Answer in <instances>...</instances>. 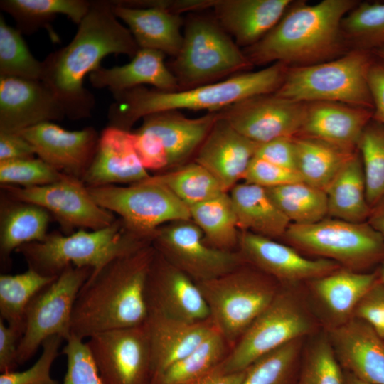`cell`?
Segmentation results:
<instances>
[{
    "label": "cell",
    "mask_w": 384,
    "mask_h": 384,
    "mask_svg": "<svg viewBox=\"0 0 384 384\" xmlns=\"http://www.w3.org/2000/svg\"><path fill=\"white\" fill-rule=\"evenodd\" d=\"M238 250L247 263L281 286H299L342 267L330 260L307 258L289 245L248 231H240Z\"/></svg>",
    "instance_id": "cell-17"
},
{
    "label": "cell",
    "mask_w": 384,
    "mask_h": 384,
    "mask_svg": "<svg viewBox=\"0 0 384 384\" xmlns=\"http://www.w3.org/2000/svg\"><path fill=\"white\" fill-rule=\"evenodd\" d=\"M255 156L275 165L297 171L294 137H281L260 144Z\"/></svg>",
    "instance_id": "cell-52"
},
{
    "label": "cell",
    "mask_w": 384,
    "mask_h": 384,
    "mask_svg": "<svg viewBox=\"0 0 384 384\" xmlns=\"http://www.w3.org/2000/svg\"><path fill=\"white\" fill-rule=\"evenodd\" d=\"M328 215L352 223L366 222L370 207L361 157L354 152L343 164L327 189Z\"/></svg>",
    "instance_id": "cell-33"
},
{
    "label": "cell",
    "mask_w": 384,
    "mask_h": 384,
    "mask_svg": "<svg viewBox=\"0 0 384 384\" xmlns=\"http://www.w3.org/2000/svg\"><path fill=\"white\" fill-rule=\"evenodd\" d=\"M145 296L149 314L188 322L209 319L207 304L197 283L156 250L149 271Z\"/></svg>",
    "instance_id": "cell-18"
},
{
    "label": "cell",
    "mask_w": 384,
    "mask_h": 384,
    "mask_svg": "<svg viewBox=\"0 0 384 384\" xmlns=\"http://www.w3.org/2000/svg\"><path fill=\"white\" fill-rule=\"evenodd\" d=\"M360 1H293L278 23L253 46L242 49L252 66L281 63L289 68L337 58L351 48L341 29L343 17Z\"/></svg>",
    "instance_id": "cell-3"
},
{
    "label": "cell",
    "mask_w": 384,
    "mask_h": 384,
    "mask_svg": "<svg viewBox=\"0 0 384 384\" xmlns=\"http://www.w3.org/2000/svg\"><path fill=\"white\" fill-rule=\"evenodd\" d=\"M1 193L13 200L37 205L47 210L61 228L98 230L112 224L116 216L99 206L87 187L77 178L66 176L55 183L33 187L1 185Z\"/></svg>",
    "instance_id": "cell-14"
},
{
    "label": "cell",
    "mask_w": 384,
    "mask_h": 384,
    "mask_svg": "<svg viewBox=\"0 0 384 384\" xmlns=\"http://www.w3.org/2000/svg\"><path fill=\"white\" fill-rule=\"evenodd\" d=\"M218 112L237 132L263 144L298 136L304 120V103L270 93L245 99Z\"/></svg>",
    "instance_id": "cell-16"
},
{
    "label": "cell",
    "mask_w": 384,
    "mask_h": 384,
    "mask_svg": "<svg viewBox=\"0 0 384 384\" xmlns=\"http://www.w3.org/2000/svg\"><path fill=\"white\" fill-rule=\"evenodd\" d=\"M326 331L344 371L370 384H384V339L368 324L353 317Z\"/></svg>",
    "instance_id": "cell-23"
},
{
    "label": "cell",
    "mask_w": 384,
    "mask_h": 384,
    "mask_svg": "<svg viewBox=\"0 0 384 384\" xmlns=\"http://www.w3.org/2000/svg\"><path fill=\"white\" fill-rule=\"evenodd\" d=\"M197 284L207 304L209 319L231 348L281 287L272 277L247 262Z\"/></svg>",
    "instance_id": "cell-8"
},
{
    "label": "cell",
    "mask_w": 384,
    "mask_h": 384,
    "mask_svg": "<svg viewBox=\"0 0 384 384\" xmlns=\"http://www.w3.org/2000/svg\"><path fill=\"white\" fill-rule=\"evenodd\" d=\"M160 51L139 48L131 61L125 65L105 68L100 66L89 75L92 87L106 88L112 95L144 85L165 92L179 90L177 80L164 63Z\"/></svg>",
    "instance_id": "cell-30"
},
{
    "label": "cell",
    "mask_w": 384,
    "mask_h": 384,
    "mask_svg": "<svg viewBox=\"0 0 384 384\" xmlns=\"http://www.w3.org/2000/svg\"><path fill=\"white\" fill-rule=\"evenodd\" d=\"M377 279L376 271L340 267L306 282L305 292L322 329L331 330L352 319L358 304Z\"/></svg>",
    "instance_id": "cell-19"
},
{
    "label": "cell",
    "mask_w": 384,
    "mask_h": 384,
    "mask_svg": "<svg viewBox=\"0 0 384 384\" xmlns=\"http://www.w3.org/2000/svg\"><path fill=\"white\" fill-rule=\"evenodd\" d=\"M132 136L135 151L146 171L168 170V155L161 140L156 135L137 129L132 132Z\"/></svg>",
    "instance_id": "cell-50"
},
{
    "label": "cell",
    "mask_w": 384,
    "mask_h": 384,
    "mask_svg": "<svg viewBox=\"0 0 384 384\" xmlns=\"http://www.w3.org/2000/svg\"><path fill=\"white\" fill-rule=\"evenodd\" d=\"M56 277L42 275L29 267L16 274H1L0 319L23 335L24 314L28 303L37 292Z\"/></svg>",
    "instance_id": "cell-39"
},
{
    "label": "cell",
    "mask_w": 384,
    "mask_h": 384,
    "mask_svg": "<svg viewBox=\"0 0 384 384\" xmlns=\"http://www.w3.org/2000/svg\"><path fill=\"white\" fill-rule=\"evenodd\" d=\"M367 222L384 240V198L370 208Z\"/></svg>",
    "instance_id": "cell-57"
},
{
    "label": "cell",
    "mask_w": 384,
    "mask_h": 384,
    "mask_svg": "<svg viewBox=\"0 0 384 384\" xmlns=\"http://www.w3.org/2000/svg\"><path fill=\"white\" fill-rule=\"evenodd\" d=\"M101 207L118 215L134 232L153 241L161 226L190 219L188 207L169 188L148 178L127 186L87 187Z\"/></svg>",
    "instance_id": "cell-12"
},
{
    "label": "cell",
    "mask_w": 384,
    "mask_h": 384,
    "mask_svg": "<svg viewBox=\"0 0 384 384\" xmlns=\"http://www.w3.org/2000/svg\"><path fill=\"white\" fill-rule=\"evenodd\" d=\"M156 250L146 245L92 272L75 299L71 334L85 339L142 325L148 319L146 284Z\"/></svg>",
    "instance_id": "cell-2"
},
{
    "label": "cell",
    "mask_w": 384,
    "mask_h": 384,
    "mask_svg": "<svg viewBox=\"0 0 384 384\" xmlns=\"http://www.w3.org/2000/svg\"><path fill=\"white\" fill-rule=\"evenodd\" d=\"M306 292L299 286H281L219 365L225 373L240 372L270 352L321 330Z\"/></svg>",
    "instance_id": "cell-6"
},
{
    "label": "cell",
    "mask_w": 384,
    "mask_h": 384,
    "mask_svg": "<svg viewBox=\"0 0 384 384\" xmlns=\"http://www.w3.org/2000/svg\"><path fill=\"white\" fill-rule=\"evenodd\" d=\"M345 374V384H370L363 380H359L353 375L344 371Z\"/></svg>",
    "instance_id": "cell-58"
},
{
    "label": "cell",
    "mask_w": 384,
    "mask_h": 384,
    "mask_svg": "<svg viewBox=\"0 0 384 384\" xmlns=\"http://www.w3.org/2000/svg\"><path fill=\"white\" fill-rule=\"evenodd\" d=\"M373 53L377 58L384 61V46L378 48Z\"/></svg>",
    "instance_id": "cell-60"
},
{
    "label": "cell",
    "mask_w": 384,
    "mask_h": 384,
    "mask_svg": "<svg viewBox=\"0 0 384 384\" xmlns=\"http://www.w3.org/2000/svg\"><path fill=\"white\" fill-rule=\"evenodd\" d=\"M92 272L90 267L69 266L33 296L24 314L18 365L29 361L48 338L59 336L67 341L71 336L75 299Z\"/></svg>",
    "instance_id": "cell-11"
},
{
    "label": "cell",
    "mask_w": 384,
    "mask_h": 384,
    "mask_svg": "<svg viewBox=\"0 0 384 384\" xmlns=\"http://www.w3.org/2000/svg\"><path fill=\"white\" fill-rule=\"evenodd\" d=\"M282 238L299 252L363 272L384 260V240L368 223L336 218L299 225L290 223Z\"/></svg>",
    "instance_id": "cell-10"
},
{
    "label": "cell",
    "mask_w": 384,
    "mask_h": 384,
    "mask_svg": "<svg viewBox=\"0 0 384 384\" xmlns=\"http://www.w3.org/2000/svg\"><path fill=\"white\" fill-rule=\"evenodd\" d=\"M22 334L0 319V371L15 370L18 366V349Z\"/></svg>",
    "instance_id": "cell-53"
},
{
    "label": "cell",
    "mask_w": 384,
    "mask_h": 384,
    "mask_svg": "<svg viewBox=\"0 0 384 384\" xmlns=\"http://www.w3.org/2000/svg\"><path fill=\"white\" fill-rule=\"evenodd\" d=\"M295 384H345L344 370L324 329L306 338Z\"/></svg>",
    "instance_id": "cell-41"
},
{
    "label": "cell",
    "mask_w": 384,
    "mask_h": 384,
    "mask_svg": "<svg viewBox=\"0 0 384 384\" xmlns=\"http://www.w3.org/2000/svg\"><path fill=\"white\" fill-rule=\"evenodd\" d=\"M341 29L351 50L373 52L384 46V3L361 2L343 18Z\"/></svg>",
    "instance_id": "cell-43"
},
{
    "label": "cell",
    "mask_w": 384,
    "mask_h": 384,
    "mask_svg": "<svg viewBox=\"0 0 384 384\" xmlns=\"http://www.w3.org/2000/svg\"><path fill=\"white\" fill-rule=\"evenodd\" d=\"M151 348V378L184 358L216 329L210 319L188 322L157 314L146 321Z\"/></svg>",
    "instance_id": "cell-27"
},
{
    "label": "cell",
    "mask_w": 384,
    "mask_h": 384,
    "mask_svg": "<svg viewBox=\"0 0 384 384\" xmlns=\"http://www.w3.org/2000/svg\"><path fill=\"white\" fill-rule=\"evenodd\" d=\"M183 37L180 52L172 63L179 90L215 82L253 67L215 18L191 16Z\"/></svg>",
    "instance_id": "cell-9"
},
{
    "label": "cell",
    "mask_w": 384,
    "mask_h": 384,
    "mask_svg": "<svg viewBox=\"0 0 384 384\" xmlns=\"http://www.w3.org/2000/svg\"><path fill=\"white\" fill-rule=\"evenodd\" d=\"M32 144L19 133L0 132V161L33 157Z\"/></svg>",
    "instance_id": "cell-55"
},
{
    "label": "cell",
    "mask_w": 384,
    "mask_h": 384,
    "mask_svg": "<svg viewBox=\"0 0 384 384\" xmlns=\"http://www.w3.org/2000/svg\"><path fill=\"white\" fill-rule=\"evenodd\" d=\"M296 169L302 181L326 191L346 161L354 153L304 136L294 137ZM356 152V151H355Z\"/></svg>",
    "instance_id": "cell-34"
},
{
    "label": "cell",
    "mask_w": 384,
    "mask_h": 384,
    "mask_svg": "<svg viewBox=\"0 0 384 384\" xmlns=\"http://www.w3.org/2000/svg\"><path fill=\"white\" fill-rule=\"evenodd\" d=\"M150 175L135 151L132 132L107 127L100 134L93 159L81 181L87 187L136 183Z\"/></svg>",
    "instance_id": "cell-24"
},
{
    "label": "cell",
    "mask_w": 384,
    "mask_h": 384,
    "mask_svg": "<svg viewBox=\"0 0 384 384\" xmlns=\"http://www.w3.org/2000/svg\"><path fill=\"white\" fill-rule=\"evenodd\" d=\"M259 145L237 132L219 115L193 161L216 178L224 192H229L244 179Z\"/></svg>",
    "instance_id": "cell-22"
},
{
    "label": "cell",
    "mask_w": 384,
    "mask_h": 384,
    "mask_svg": "<svg viewBox=\"0 0 384 384\" xmlns=\"http://www.w3.org/2000/svg\"><path fill=\"white\" fill-rule=\"evenodd\" d=\"M228 193L240 231L274 240L284 236L291 223L265 188L244 181L233 186Z\"/></svg>",
    "instance_id": "cell-31"
},
{
    "label": "cell",
    "mask_w": 384,
    "mask_h": 384,
    "mask_svg": "<svg viewBox=\"0 0 384 384\" xmlns=\"http://www.w3.org/2000/svg\"><path fill=\"white\" fill-rule=\"evenodd\" d=\"M65 117L62 106L41 80L0 76V132L18 133Z\"/></svg>",
    "instance_id": "cell-21"
},
{
    "label": "cell",
    "mask_w": 384,
    "mask_h": 384,
    "mask_svg": "<svg viewBox=\"0 0 384 384\" xmlns=\"http://www.w3.org/2000/svg\"><path fill=\"white\" fill-rule=\"evenodd\" d=\"M85 343L104 384H149L151 348L146 323L100 332Z\"/></svg>",
    "instance_id": "cell-15"
},
{
    "label": "cell",
    "mask_w": 384,
    "mask_h": 384,
    "mask_svg": "<svg viewBox=\"0 0 384 384\" xmlns=\"http://www.w3.org/2000/svg\"><path fill=\"white\" fill-rule=\"evenodd\" d=\"M71 41L43 61L41 81L52 92L70 119L87 118L95 105L84 79L100 67L107 55L132 58L139 49L127 27L114 15L111 1H91Z\"/></svg>",
    "instance_id": "cell-1"
},
{
    "label": "cell",
    "mask_w": 384,
    "mask_h": 384,
    "mask_svg": "<svg viewBox=\"0 0 384 384\" xmlns=\"http://www.w3.org/2000/svg\"><path fill=\"white\" fill-rule=\"evenodd\" d=\"M372 119L373 110L366 108L333 102H306L298 136L317 139L353 153Z\"/></svg>",
    "instance_id": "cell-25"
},
{
    "label": "cell",
    "mask_w": 384,
    "mask_h": 384,
    "mask_svg": "<svg viewBox=\"0 0 384 384\" xmlns=\"http://www.w3.org/2000/svg\"><path fill=\"white\" fill-rule=\"evenodd\" d=\"M288 68L275 63L257 71L241 73L218 82L175 92L140 86L115 94L107 112L108 126L129 131L140 119L164 111L219 112L245 99L274 93L282 84Z\"/></svg>",
    "instance_id": "cell-4"
},
{
    "label": "cell",
    "mask_w": 384,
    "mask_h": 384,
    "mask_svg": "<svg viewBox=\"0 0 384 384\" xmlns=\"http://www.w3.org/2000/svg\"><path fill=\"white\" fill-rule=\"evenodd\" d=\"M218 116L216 112L188 118L176 110L164 111L144 117L137 129L151 132L161 140L169 170L188 163L196 154Z\"/></svg>",
    "instance_id": "cell-28"
},
{
    "label": "cell",
    "mask_w": 384,
    "mask_h": 384,
    "mask_svg": "<svg viewBox=\"0 0 384 384\" xmlns=\"http://www.w3.org/2000/svg\"><path fill=\"white\" fill-rule=\"evenodd\" d=\"M244 181L265 188L302 181L298 172L255 156L244 177Z\"/></svg>",
    "instance_id": "cell-49"
},
{
    "label": "cell",
    "mask_w": 384,
    "mask_h": 384,
    "mask_svg": "<svg viewBox=\"0 0 384 384\" xmlns=\"http://www.w3.org/2000/svg\"><path fill=\"white\" fill-rule=\"evenodd\" d=\"M353 317L368 324L384 339V282L378 278L358 304Z\"/></svg>",
    "instance_id": "cell-51"
},
{
    "label": "cell",
    "mask_w": 384,
    "mask_h": 384,
    "mask_svg": "<svg viewBox=\"0 0 384 384\" xmlns=\"http://www.w3.org/2000/svg\"><path fill=\"white\" fill-rule=\"evenodd\" d=\"M149 179L169 188L188 208L224 192L216 178L194 161L150 176Z\"/></svg>",
    "instance_id": "cell-40"
},
{
    "label": "cell",
    "mask_w": 384,
    "mask_h": 384,
    "mask_svg": "<svg viewBox=\"0 0 384 384\" xmlns=\"http://www.w3.org/2000/svg\"><path fill=\"white\" fill-rule=\"evenodd\" d=\"M230 349L215 330L189 354L153 377L149 384H187L196 380L215 369Z\"/></svg>",
    "instance_id": "cell-37"
},
{
    "label": "cell",
    "mask_w": 384,
    "mask_h": 384,
    "mask_svg": "<svg viewBox=\"0 0 384 384\" xmlns=\"http://www.w3.org/2000/svg\"><path fill=\"white\" fill-rule=\"evenodd\" d=\"M91 1L1 0V9L13 17L21 33L31 34L63 14L79 24L87 14Z\"/></svg>",
    "instance_id": "cell-36"
},
{
    "label": "cell",
    "mask_w": 384,
    "mask_h": 384,
    "mask_svg": "<svg viewBox=\"0 0 384 384\" xmlns=\"http://www.w3.org/2000/svg\"><path fill=\"white\" fill-rule=\"evenodd\" d=\"M62 349L67 370L62 384H104L83 339L71 335Z\"/></svg>",
    "instance_id": "cell-48"
},
{
    "label": "cell",
    "mask_w": 384,
    "mask_h": 384,
    "mask_svg": "<svg viewBox=\"0 0 384 384\" xmlns=\"http://www.w3.org/2000/svg\"><path fill=\"white\" fill-rule=\"evenodd\" d=\"M358 151L371 208L384 198V126L372 119L361 135Z\"/></svg>",
    "instance_id": "cell-45"
},
{
    "label": "cell",
    "mask_w": 384,
    "mask_h": 384,
    "mask_svg": "<svg viewBox=\"0 0 384 384\" xmlns=\"http://www.w3.org/2000/svg\"><path fill=\"white\" fill-rule=\"evenodd\" d=\"M152 245L196 283L218 278L246 263L238 250L223 251L207 245L203 232L191 218L159 228Z\"/></svg>",
    "instance_id": "cell-13"
},
{
    "label": "cell",
    "mask_w": 384,
    "mask_h": 384,
    "mask_svg": "<svg viewBox=\"0 0 384 384\" xmlns=\"http://www.w3.org/2000/svg\"><path fill=\"white\" fill-rule=\"evenodd\" d=\"M64 339L53 336L46 339L41 345L42 352L29 368L23 371H9L0 375V384H59L51 377V367L59 355Z\"/></svg>",
    "instance_id": "cell-47"
},
{
    "label": "cell",
    "mask_w": 384,
    "mask_h": 384,
    "mask_svg": "<svg viewBox=\"0 0 384 384\" xmlns=\"http://www.w3.org/2000/svg\"><path fill=\"white\" fill-rule=\"evenodd\" d=\"M188 209L191 219L203 232L207 245L223 251H238L240 230L228 192Z\"/></svg>",
    "instance_id": "cell-35"
},
{
    "label": "cell",
    "mask_w": 384,
    "mask_h": 384,
    "mask_svg": "<svg viewBox=\"0 0 384 384\" xmlns=\"http://www.w3.org/2000/svg\"><path fill=\"white\" fill-rule=\"evenodd\" d=\"M111 2L114 15L127 26L139 48L177 56L183 39L180 15L156 6H130Z\"/></svg>",
    "instance_id": "cell-29"
},
{
    "label": "cell",
    "mask_w": 384,
    "mask_h": 384,
    "mask_svg": "<svg viewBox=\"0 0 384 384\" xmlns=\"http://www.w3.org/2000/svg\"><path fill=\"white\" fill-rule=\"evenodd\" d=\"M247 369L237 373H225L218 366L208 375L187 384H241Z\"/></svg>",
    "instance_id": "cell-56"
},
{
    "label": "cell",
    "mask_w": 384,
    "mask_h": 384,
    "mask_svg": "<svg viewBox=\"0 0 384 384\" xmlns=\"http://www.w3.org/2000/svg\"><path fill=\"white\" fill-rule=\"evenodd\" d=\"M52 216L41 207L9 198L1 193L0 257L8 262L12 252L23 245L40 242L48 235Z\"/></svg>",
    "instance_id": "cell-32"
},
{
    "label": "cell",
    "mask_w": 384,
    "mask_h": 384,
    "mask_svg": "<svg viewBox=\"0 0 384 384\" xmlns=\"http://www.w3.org/2000/svg\"><path fill=\"white\" fill-rule=\"evenodd\" d=\"M376 272L378 279L384 282V260L378 265Z\"/></svg>",
    "instance_id": "cell-59"
},
{
    "label": "cell",
    "mask_w": 384,
    "mask_h": 384,
    "mask_svg": "<svg viewBox=\"0 0 384 384\" xmlns=\"http://www.w3.org/2000/svg\"><path fill=\"white\" fill-rule=\"evenodd\" d=\"M373 52L353 49L329 61L288 68L275 95L297 102H333L373 109L368 73Z\"/></svg>",
    "instance_id": "cell-7"
},
{
    "label": "cell",
    "mask_w": 384,
    "mask_h": 384,
    "mask_svg": "<svg viewBox=\"0 0 384 384\" xmlns=\"http://www.w3.org/2000/svg\"><path fill=\"white\" fill-rule=\"evenodd\" d=\"M66 176L38 157L0 161L1 185L39 186L57 182Z\"/></svg>",
    "instance_id": "cell-46"
},
{
    "label": "cell",
    "mask_w": 384,
    "mask_h": 384,
    "mask_svg": "<svg viewBox=\"0 0 384 384\" xmlns=\"http://www.w3.org/2000/svg\"><path fill=\"white\" fill-rule=\"evenodd\" d=\"M373 100V119L384 126V61L375 56L368 73Z\"/></svg>",
    "instance_id": "cell-54"
},
{
    "label": "cell",
    "mask_w": 384,
    "mask_h": 384,
    "mask_svg": "<svg viewBox=\"0 0 384 384\" xmlns=\"http://www.w3.org/2000/svg\"><path fill=\"white\" fill-rule=\"evenodd\" d=\"M18 133L32 144L38 158L57 171L80 180L93 159L100 137L91 127L70 131L53 122Z\"/></svg>",
    "instance_id": "cell-20"
},
{
    "label": "cell",
    "mask_w": 384,
    "mask_h": 384,
    "mask_svg": "<svg viewBox=\"0 0 384 384\" xmlns=\"http://www.w3.org/2000/svg\"><path fill=\"white\" fill-rule=\"evenodd\" d=\"M306 338L289 342L260 358L247 369L241 384H295Z\"/></svg>",
    "instance_id": "cell-42"
},
{
    "label": "cell",
    "mask_w": 384,
    "mask_h": 384,
    "mask_svg": "<svg viewBox=\"0 0 384 384\" xmlns=\"http://www.w3.org/2000/svg\"><path fill=\"white\" fill-rule=\"evenodd\" d=\"M266 190L291 223L311 224L328 215L326 191L302 181Z\"/></svg>",
    "instance_id": "cell-38"
},
{
    "label": "cell",
    "mask_w": 384,
    "mask_h": 384,
    "mask_svg": "<svg viewBox=\"0 0 384 384\" xmlns=\"http://www.w3.org/2000/svg\"><path fill=\"white\" fill-rule=\"evenodd\" d=\"M292 0H215V19L240 48L261 40L281 20Z\"/></svg>",
    "instance_id": "cell-26"
},
{
    "label": "cell",
    "mask_w": 384,
    "mask_h": 384,
    "mask_svg": "<svg viewBox=\"0 0 384 384\" xmlns=\"http://www.w3.org/2000/svg\"><path fill=\"white\" fill-rule=\"evenodd\" d=\"M152 240L132 230L120 218L98 230L80 229L68 235L48 234L45 240L27 243L16 252L42 275L56 277L69 266L101 270L114 259L132 253Z\"/></svg>",
    "instance_id": "cell-5"
},
{
    "label": "cell",
    "mask_w": 384,
    "mask_h": 384,
    "mask_svg": "<svg viewBox=\"0 0 384 384\" xmlns=\"http://www.w3.org/2000/svg\"><path fill=\"white\" fill-rule=\"evenodd\" d=\"M43 61L31 53L22 33L0 15V76L41 80Z\"/></svg>",
    "instance_id": "cell-44"
}]
</instances>
